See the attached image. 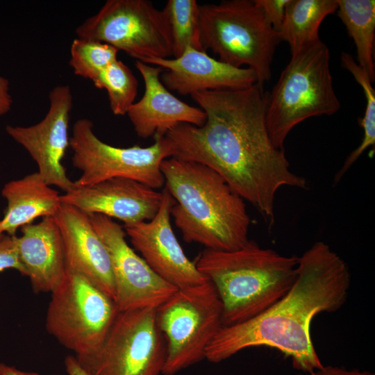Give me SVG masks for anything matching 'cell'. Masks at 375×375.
<instances>
[{"instance_id":"6da1fadb","label":"cell","mask_w":375,"mask_h":375,"mask_svg":"<svg viewBox=\"0 0 375 375\" xmlns=\"http://www.w3.org/2000/svg\"><path fill=\"white\" fill-rule=\"evenodd\" d=\"M267 95L258 83L194 93L192 99L206 115L204 124H181L165 137L172 157L214 170L271 226L277 191L285 186L306 189L308 183L291 171L284 150L276 149L270 140Z\"/></svg>"},{"instance_id":"7a4b0ae2","label":"cell","mask_w":375,"mask_h":375,"mask_svg":"<svg viewBox=\"0 0 375 375\" xmlns=\"http://www.w3.org/2000/svg\"><path fill=\"white\" fill-rule=\"evenodd\" d=\"M351 274L345 261L328 244L314 243L298 257L297 278L289 291L258 315L222 326L205 358L217 363L254 347H269L292 360L294 369L311 373L322 364L310 326L318 314L338 310L346 302Z\"/></svg>"},{"instance_id":"3957f363","label":"cell","mask_w":375,"mask_h":375,"mask_svg":"<svg viewBox=\"0 0 375 375\" xmlns=\"http://www.w3.org/2000/svg\"><path fill=\"white\" fill-rule=\"evenodd\" d=\"M160 169L176 202L171 215L186 242L217 251L247 243L251 219L244 199L217 172L175 157L164 160Z\"/></svg>"},{"instance_id":"277c9868","label":"cell","mask_w":375,"mask_h":375,"mask_svg":"<svg viewBox=\"0 0 375 375\" xmlns=\"http://www.w3.org/2000/svg\"><path fill=\"white\" fill-rule=\"evenodd\" d=\"M298 257L283 256L249 240L233 251L206 249L195 265L212 284L222 303V326L242 323L262 313L291 288Z\"/></svg>"},{"instance_id":"5b68a950","label":"cell","mask_w":375,"mask_h":375,"mask_svg":"<svg viewBox=\"0 0 375 375\" xmlns=\"http://www.w3.org/2000/svg\"><path fill=\"white\" fill-rule=\"evenodd\" d=\"M340 108L330 70V51L319 40L294 53L270 92L265 121L273 145L284 150L292 129L304 120Z\"/></svg>"},{"instance_id":"8992f818","label":"cell","mask_w":375,"mask_h":375,"mask_svg":"<svg viewBox=\"0 0 375 375\" xmlns=\"http://www.w3.org/2000/svg\"><path fill=\"white\" fill-rule=\"evenodd\" d=\"M200 37L205 51L235 67L253 70L258 83L272 77L278 33L267 22L254 0H226L199 5Z\"/></svg>"},{"instance_id":"52a82bcc","label":"cell","mask_w":375,"mask_h":375,"mask_svg":"<svg viewBox=\"0 0 375 375\" xmlns=\"http://www.w3.org/2000/svg\"><path fill=\"white\" fill-rule=\"evenodd\" d=\"M46 328L79 362L93 356L119 310L115 301L82 274L67 268L51 292Z\"/></svg>"},{"instance_id":"ba28073f","label":"cell","mask_w":375,"mask_h":375,"mask_svg":"<svg viewBox=\"0 0 375 375\" xmlns=\"http://www.w3.org/2000/svg\"><path fill=\"white\" fill-rule=\"evenodd\" d=\"M156 313L166 344L164 375H174L204 359L222 326V303L210 281L178 290L157 308Z\"/></svg>"},{"instance_id":"9c48e42d","label":"cell","mask_w":375,"mask_h":375,"mask_svg":"<svg viewBox=\"0 0 375 375\" xmlns=\"http://www.w3.org/2000/svg\"><path fill=\"white\" fill-rule=\"evenodd\" d=\"M149 147H117L101 140L94 132L92 122L78 119L69 138L72 161L81 172L78 186L93 185L113 178H124L142 183L153 189L165 185L160 169L162 162L173 156L165 137L154 139Z\"/></svg>"},{"instance_id":"30bf717a","label":"cell","mask_w":375,"mask_h":375,"mask_svg":"<svg viewBox=\"0 0 375 375\" xmlns=\"http://www.w3.org/2000/svg\"><path fill=\"white\" fill-rule=\"evenodd\" d=\"M75 32L77 38L108 44L143 62L172 56L166 17L149 0H108Z\"/></svg>"},{"instance_id":"8fae6325","label":"cell","mask_w":375,"mask_h":375,"mask_svg":"<svg viewBox=\"0 0 375 375\" xmlns=\"http://www.w3.org/2000/svg\"><path fill=\"white\" fill-rule=\"evenodd\" d=\"M157 308L119 311L98 351L79 362L91 375H160L166 344Z\"/></svg>"},{"instance_id":"7c38bea8","label":"cell","mask_w":375,"mask_h":375,"mask_svg":"<svg viewBox=\"0 0 375 375\" xmlns=\"http://www.w3.org/2000/svg\"><path fill=\"white\" fill-rule=\"evenodd\" d=\"M89 215L109 256L119 311L157 308L178 290L157 275L128 245L123 226L103 215Z\"/></svg>"},{"instance_id":"4fadbf2b","label":"cell","mask_w":375,"mask_h":375,"mask_svg":"<svg viewBox=\"0 0 375 375\" xmlns=\"http://www.w3.org/2000/svg\"><path fill=\"white\" fill-rule=\"evenodd\" d=\"M49 99L48 112L40 122L28 126L7 125L6 131L27 151L47 185L67 192L76 186L75 182L68 178L62 163L69 147L68 126L73 107L69 85L55 86Z\"/></svg>"},{"instance_id":"5bb4252c","label":"cell","mask_w":375,"mask_h":375,"mask_svg":"<svg viewBox=\"0 0 375 375\" xmlns=\"http://www.w3.org/2000/svg\"><path fill=\"white\" fill-rule=\"evenodd\" d=\"M162 201L150 221L124 226L134 248L149 267L178 290L196 288L209 281L185 254L172 229L170 216L175 200L165 187Z\"/></svg>"},{"instance_id":"9a60e30c","label":"cell","mask_w":375,"mask_h":375,"mask_svg":"<svg viewBox=\"0 0 375 375\" xmlns=\"http://www.w3.org/2000/svg\"><path fill=\"white\" fill-rule=\"evenodd\" d=\"M162 196V192L138 181L113 178L90 185H76L60 195V201L88 214L116 218L128 225L151 220L160 208Z\"/></svg>"},{"instance_id":"2e32d148","label":"cell","mask_w":375,"mask_h":375,"mask_svg":"<svg viewBox=\"0 0 375 375\" xmlns=\"http://www.w3.org/2000/svg\"><path fill=\"white\" fill-rule=\"evenodd\" d=\"M144 62L161 67L164 69L160 74L163 85L181 95L243 88L258 83L251 69L231 66L192 47H188L178 58H151Z\"/></svg>"},{"instance_id":"e0dca14e","label":"cell","mask_w":375,"mask_h":375,"mask_svg":"<svg viewBox=\"0 0 375 375\" xmlns=\"http://www.w3.org/2000/svg\"><path fill=\"white\" fill-rule=\"evenodd\" d=\"M135 66L144 83L142 98L135 102L126 115L137 135L142 138H162L181 124L197 126L204 124L206 113L173 95L163 85L160 74L164 69L159 66L135 60Z\"/></svg>"},{"instance_id":"ac0fdd59","label":"cell","mask_w":375,"mask_h":375,"mask_svg":"<svg viewBox=\"0 0 375 375\" xmlns=\"http://www.w3.org/2000/svg\"><path fill=\"white\" fill-rule=\"evenodd\" d=\"M54 218L61 233L67 268L86 277L115 301L109 256L89 214L62 203Z\"/></svg>"},{"instance_id":"d6986e66","label":"cell","mask_w":375,"mask_h":375,"mask_svg":"<svg viewBox=\"0 0 375 375\" xmlns=\"http://www.w3.org/2000/svg\"><path fill=\"white\" fill-rule=\"evenodd\" d=\"M19 253L35 292H51L67 272L63 242L54 217L20 228Z\"/></svg>"},{"instance_id":"ffe728a7","label":"cell","mask_w":375,"mask_h":375,"mask_svg":"<svg viewBox=\"0 0 375 375\" xmlns=\"http://www.w3.org/2000/svg\"><path fill=\"white\" fill-rule=\"evenodd\" d=\"M1 194L7 207L0 220L1 227L3 233L10 235L38 217H54L62 204L58 191L47 185L38 172L7 183Z\"/></svg>"},{"instance_id":"44dd1931","label":"cell","mask_w":375,"mask_h":375,"mask_svg":"<svg viewBox=\"0 0 375 375\" xmlns=\"http://www.w3.org/2000/svg\"><path fill=\"white\" fill-rule=\"evenodd\" d=\"M338 9L337 0H290L278 38L290 47L291 54L320 40L323 20Z\"/></svg>"},{"instance_id":"7402d4cb","label":"cell","mask_w":375,"mask_h":375,"mask_svg":"<svg viewBox=\"0 0 375 375\" xmlns=\"http://www.w3.org/2000/svg\"><path fill=\"white\" fill-rule=\"evenodd\" d=\"M337 1L338 16L355 44L357 63L373 83L375 81V1Z\"/></svg>"},{"instance_id":"603a6c76","label":"cell","mask_w":375,"mask_h":375,"mask_svg":"<svg viewBox=\"0 0 375 375\" xmlns=\"http://www.w3.org/2000/svg\"><path fill=\"white\" fill-rule=\"evenodd\" d=\"M199 7L195 0H168L162 9L169 26L174 58L181 56L188 47L205 51L201 42Z\"/></svg>"},{"instance_id":"cb8c5ba5","label":"cell","mask_w":375,"mask_h":375,"mask_svg":"<svg viewBox=\"0 0 375 375\" xmlns=\"http://www.w3.org/2000/svg\"><path fill=\"white\" fill-rule=\"evenodd\" d=\"M342 66L349 71L360 85L366 99L364 116L360 125L363 130V137L360 145L349 153L342 167L335 175L333 183H338L344 174L368 148L375 144V90L372 82L365 71L358 65L352 55L342 52L340 56Z\"/></svg>"},{"instance_id":"d4e9b609","label":"cell","mask_w":375,"mask_h":375,"mask_svg":"<svg viewBox=\"0 0 375 375\" xmlns=\"http://www.w3.org/2000/svg\"><path fill=\"white\" fill-rule=\"evenodd\" d=\"M93 83L97 88L106 90L110 108L115 115H126L135 103L138 82L130 68L120 60L106 67Z\"/></svg>"},{"instance_id":"484cf974","label":"cell","mask_w":375,"mask_h":375,"mask_svg":"<svg viewBox=\"0 0 375 375\" xmlns=\"http://www.w3.org/2000/svg\"><path fill=\"white\" fill-rule=\"evenodd\" d=\"M117 53L108 44L76 38L71 44L69 64L75 75L94 83L106 67L117 60Z\"/></svg>"},{"instance_id":"4316f807","label":"cell","mask_w":375,"mask_h":375,"mask_svg":"<svg viewBox=\"0 0 375 375\" xmlns=\"http://www.w3.org/2000/svg\"><path fill=\"white\" fill-rule=\"evenodd\" d=\"M6 269H16L26 276L19 253L18 237L3 233L0 235V272Z\"/></svg>"},{"instance_id":"83f0119b","label":"cell","mask_w":375,"mask_h":375,"mask_svg":"<svg viewBox=\"0 0 375 375\" xmlns=\"http://www.w3.org/2000/svg\"><path fill=\"white\" fill-rule=\"evenodd\" d=\"M290 0H254L261 9L267 22L278 31L285 17L286 6Z\"/></svg>"},{"instance_id":"f1b7e54d","label":"cell","mask_w":375,"mask_h":375,"mask_svg":"<svg viewBox=\"0 0 375 375\" xmlns=\"http://www.w3.org/2000/svg\"><path fill=\"white\" fill-rule=\"evenodd\" d=\"M297 375H375V374L367 370L348 369L343 367L324 365L322 368L311 373L301 372Z\"/></svg>"},{"instance_id":"f546056e","label":"cell","mask_w":375,"mask_h":375,"mask_svg":"<svg viewBox=\"0 0 375 375\" xmlns=\"http://www.w3.org/2000/svg\"><path fill=\"white\" fill-rule=\"evenodd\" d=\"M12 103L9 81L0 76V116L10 111Z\"/></svg>"},{"instance_id":"4dcf8cb0","label":"cell","mask_w":375,"mask_h":375,"mask_svg":"<svg viewBox=\"0 0 375 375\" xmlns=\"http://www.w3.org/2000/svg\"><path fill=\"white\" fill-rule=\"evenodd\" d=\"M65 366L68 375H91L78 361L75 356H68L65 359Z\"/></svg>"},{"instance_id":"1f68e13d","label":"cell","mask_w":375,"mask_h":375,"mask_svg":"<svg viewBox=\"0 0 375 375\" xmlns=\"http://www.w3.org/2000/svg\"><path fill=\"white\" fill-rule=\"evenodd\" d=\"M0 375H40L35 372H24L17 369L13 366L5 363H0ZM58 375V374H53Z\"/></svg>"},{"instance_id":"d6a6232c","label":"cell","mask_w":375,"mask_h":375,"mask_svg":"<svg viewBox=\"0 0 375 375\" xmlns=\"http://www.w3.org/2000/svg\"><path fill=\"white\" fill-rule=\"evenodd\" d=\"M3 233L2 232V230H1V222H0V235L1 234H3Z\"/></svg>"}]
</instances>
